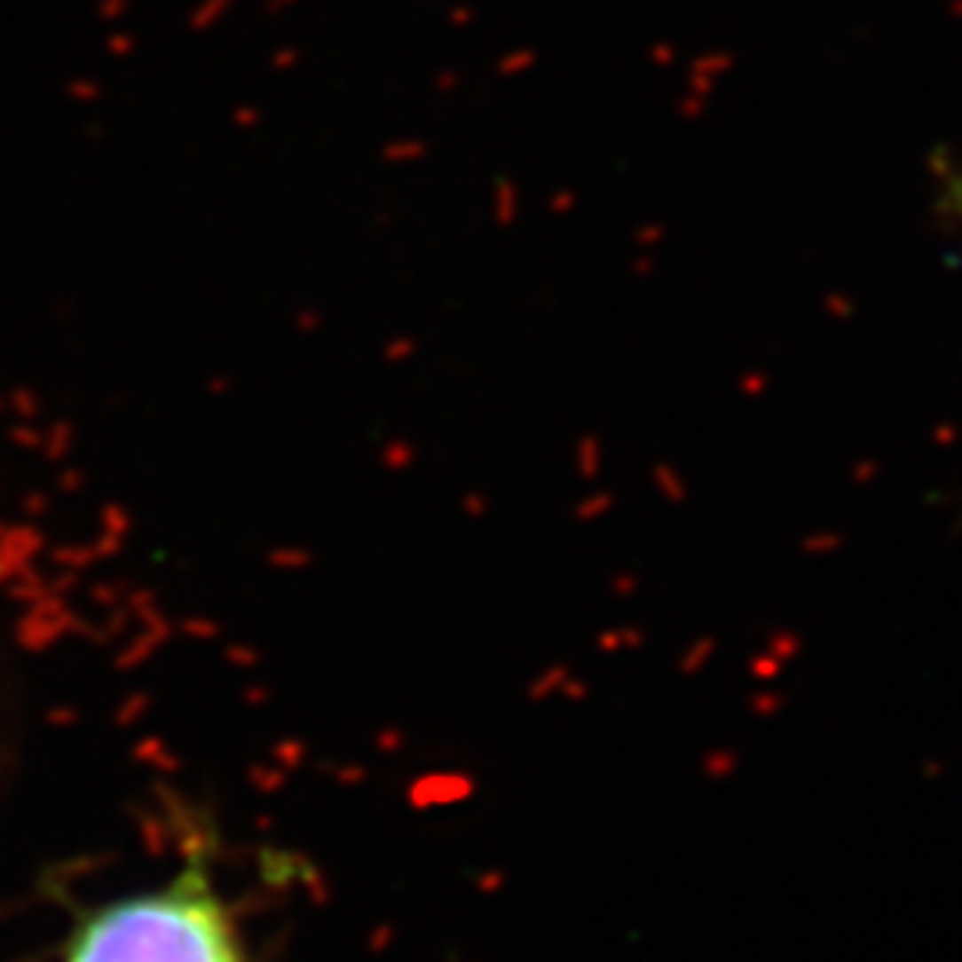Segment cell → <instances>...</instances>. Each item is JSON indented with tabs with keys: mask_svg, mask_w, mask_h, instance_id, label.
Wrapping results in <instances>:
<instances>
[{
	"mask_svg": "<svg viewBox=\"0 0 962 962\" xmlns=\"http://www.w3.org/2000/svg\"><path fill=\"white\" fill-rule=\"evenodd\" d=\"M65 962H247L232 912L203 859L154 891H136L83 912L65 941Z\"/></svg>",
	"mask_w": 962,
	"mask_h": 962,
	"instance_id": "6da1fadb",
	"label": "cell"
}]
</instances>
